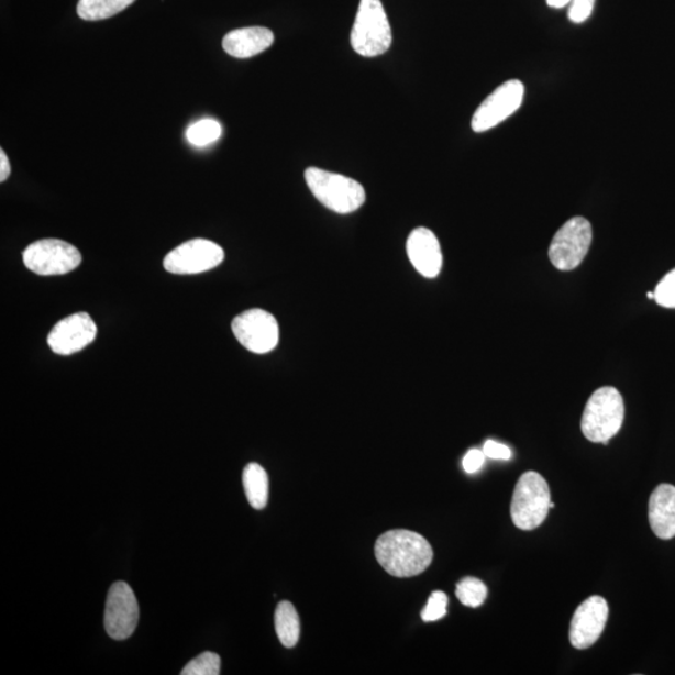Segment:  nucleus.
I'll use <instances>...</instances> for the list:
<instances>
[{
    "label": "nucleus",
    "instance_id": "obj_1",
    "mask_svg": "<svg viewBox=\"0 0 675 675\" xmlns=\"http://www.w3.org/2000/svg\"><path fill=\"white\" fill-rule=\"evenodd\" d=\"M374 553L381 567L397 578L419 576L433 561L430 542L423 535L406 529H396L380 535Z\"/></svg>",
    "mask_w": 675,
    "mask_h": 675
},
{
    "label": "nucleus",
    "instance_id": "obj_2",
    "mask_svg": "<svg viewBox=\"0 0 675 675\" xmlns=\"http://www.w3.org/2000/svg\"><path fill=\"white\" fill-rule=\"evenodd\" d=\"M624 421V401L613 387L599 388L587 401L582 432L589 442L608 444Z\"/></svg>",
    "mask_w": 675,
    "mask_h": 675
},
{
    "label": "nucleus",
    "instance_id": "obj_3",
    "mask_svg": "<svg viewBox=\"0 0 675 675\" xmlns=\"http://www.w3.org/2000/svg\"><path fill=\"white\" fill-rule=\"evenodd\" d=\"M305 177L319 202L338 214L358 211L366 202V190L357 180L316 167L308 168Z\"/></svg>",
    "mask_w": 675,
    "mask_h": 675
},
{
    "label": "nucleus",
    "instance_id": "obj_4",
    "mask_svg": "<svg viewBox=\"0 0 675 675\" xmlns=\"http://www.w3.org/2000/svg\"><path fill=\"white\" fill-rule=\"evenodd\" d=\"M351 44L355 53L367 58L381 56L389 51L391 29L380 0H361Z\"/></svg>",
    "mask_w": 675,
    "mask_h": 675
},
{
    "label": "nucleus",
    "instance_id": "obj_5",
    "mask_svg": "<svg viewBox=\"0 0 675 675\" xmlns=\"http://www.w3.org/2000/svg\"><path fill=\"white\" fill-rule=\"evenodd\" d=\"M551 504L549 483L540 473L527 472L517 482L510 516L517 528L533 531L545 521Z\"/></svg>",
    "mask_w": 675,
    "mask_h": 675
},
{
    "label": "nucleus",
    "instance_id": "obj_6",
    "mask_svg": "<svg viewBox=\"0 0 675 675\" xmlns=\"http://www.w3.org/2000/svg\"><path fill=\"white\" fill-rule=\"evenodd\" d=\"M593 240L591 224L583 217H574L565 223L550 245V259L556 269L569 272L580 266L589 252Z\"/></svg>",
    "mask_w": 675,
    "mask_h": 675
},
{
    "label": "nucleus",
    "instance_id": "obj_7",
    "mask_svg": "<svg viewBox=\"0 0 675 675\" xmlns=\"http://www.w3.org/2000/svg\"><path fill=\"white\" fill-rule=\"evenodd\" d=\"M23 262L35 275L63 276L80 266L81 254L75 245L67 242L42 240L25 248Z\"/></svg>",
    "mask_w": 675,
    "mask_h": 675
},
{
    "label": "nucleus",
    "instance_id": "obj_8",
    "mask_svg": "<svg viewBox=\"0 0 675 675\" xmlns=\"http://www.w3.org/2000/svg\"><path fill=\"white\" fill-rule=\"evenodd\" d=\"M232 331L236 340L255 354H266L279 343V325L275 316L266 310H245L233 319Z\"/></svg>",
    "mask_w": 675,
    "mask_h": 675
},
{
    "label": "nucleus",
    "instance_id": "obj_9",
    "mask_svg": "<svg viewBox=\"0 0 675 675\" xmlns=\"http://www.w3.org/2000/svg\"><path fill=\"white\" fill-rule=\"evenodd\" d=\"M524 92V85L518 79L508 80L499 86L474 113L472 130L483 133L504 123L522 107Z\"/></svg>",
    "mask_w": 675,
    "mask_h": 675
},
{
    "label": "nucleus",
    "instance_id": "obj_10",
    "mask_svg": "<svg viewBox=\"0 0 675 675\" xmlns=\"http://www.w3.org/2000/svg\"><path fill=\"white\" fill-rule=\"evenodd\" d=\"M224 261V251L214 242L191 240L177 246L164 258V268L173 275H199L214 269Z\"/></svg>",
    "mask_w": 675,
    "mask_h": 675
},
{
    "label": "nucleus",
    "instance_id": "obj_11",
    "mask_svg": "<svg viewBox=\"0 0 675 675\" xmlns=\"http://www.w3.org/2000/svg\"><path fill=\"white\" fill-rule=\"evenodd\" d=\"M139 620V600L130 584L113 583L108 593L104 610V628L108 635L115 641H125L134 633Z\"/></svg>",
    "mask_w": 675,
    "mask_h": 675
},
{
    "label": "nucleus",
    "instance_id": "obj_12",
    "mask_svg": "<svg viewBox=\"0 0 675 675\" xmlns=\"http://www.w3.org/2000/svg\"><path fill=\"white\" fill-rule=\"evenodd\" d=\"M609 616L607 600L593 596L583 601L574 613L569 628V641L577 650H588L604 633Z\"/></svg>",
    "mask_w": 675,
    "mask_h": 675
},
{
    "label": "nucleus",
    "instance_id": "obj_13",
    "mask_svg": "<svg viewBox=\"0 0 675 675\" xmlns=\"http://www.w3.org/2000/svg\"><path fill=\"white\" fill-rule=\"evenodd\" d=\"M97 332V325L88 313L71 314L53 327L48 335V345L56 354L71 355L92 344Z\"/></svg>",
    "mask_w": 675,
    "mask_h": 675
},
{
    "label": "nucleus",
    "instance_id": "obj_14",
    "mask_svg": "<svg viewBox=\"0 0 675 675\" xmlns=\"http://www.w3.org/2000/svg\"><path fill=\"white\" fill-rule=\"evenodd\" d=\"M407 253L410 263L425 278H435L443 266L440 241L428 228L419 226L409 234Z\"/></svg>",
    "mask_w": 675,
    "mask_h": 675
},
{
    "label": "nucleus",
    "instance_id": "obj_15",
    "mask_svg": "<svg viewBox=\"0 0 675 675\" xmlns=\"http://www.w3.org/2000/svg\"><path fill=\"white\" fill-rule=\"evenodd\" d=\"M273 42L275 34L270 30L264 26H248L225 34L223 49L231 57L246 59L267 51Z\"/></svg>",
    "mask_w": 675,
    "mask_h": 675
},
{
    "label": "nucleus",
    "instance_id": "obj_16",
    "mask_svg": "<svg viewBox=\"0 0 675 675\" xmlns=\"http://www.w3.org/2000/svg\"><path fill=\"white\" fill-rule=\"evenodd\" d=\"M648 517L654 534L663 541L675 536V487L661 485L654 489L648 506Z\"/></svg>",
    "mask_w": 675,
    "mask_h": 675
},
{
    "label": "nucleus",
    "instance_id": "obj_17",
    "mask_svg": "<svg viewBox=\"0 0 675 675\" xmlns=\"http://www.w3.org/2000/svg\"><path fill=\"white\" fill-rule=\"evenodd\" d=\"M243 486L246 499L254 509L261 510L267 507L269 480L262 465L258 463L246 465L243 471Z\"/></svg>",
    "mask_w": 675,
    "mask_h": 675
},
{
    "label": "nucleus",
    "instance_id": "obj_18",
    "mask_svg": "<svg viewBox=\"0 0 675 675\" xmlns=\"http://www.w3.org/2000/svg\"><path fill=\"white\" fill-rule=\"evenodd\" d=\"M276 631L279 641L286 648H294L300 635L299 616L290 601H280L275 615Z\"/></svg>",
    "mask_w": 675,
    "mask_h": 675
},
{
    "label": "nucleus",
    "instance_id": "obj_19",
    "mask_svg": "<svg viewBox=\"0 0 675 675\" xmlns=\"http://www.w3.org/2000/svg\"><path fill=\"white\" fill-rule=\"evenodd\" d=\"M135 0H79L77 13L81 20L97 22L121 13Z\"/></svg>",
    "mask_w": 675,
    "mask_h": 675
},
{
    "label": "nucleus",
    "instance_id": "obj_20",
    "mask_svg": "<svg viewBox=\"0 0 675 675\" xmlns=\"http://www.w3.org/2000/svg\"><path fill=\"white\" fill-rule=\"evenodd\" d=\"M455 595H457L463 606L478 608L485 604L488 596V588L486 584L478 578L467 577L463 578L457 584Z\"/></svg>",
    "mask_w": 675,
    "mask_h": 675
},
{
    "label": "nucleus",
    "instance_id": "obj_21",
    "mask_svg": "<svg viewBox=\"0 0 675 675\" xmlns=\"http://www.w3.org/2000/svg\"><path fill=\"white\" fill-rule=\"evenodd\" d=\"M222 126L217 121L203 120L190 125L187 131V140L197 147L212 144L221 139Z\"/></svg>",
    "mask_w": 675,
    "mask_h": 675
},
{
    "label": "nucleus",
    "instance_id": "obj_22",
    "mask_svg": "<svg viewBox=\"0 0 675 675\" xmlns=\"http://www.w3.org/2000/svg\"><path fill=\"white\" fill-rule=\"evenodd\" d=\"M221 673V656L212 652H204L190 661L181 675H218Z\"/></svg>",
    "mask_w": 675,
    "mask_h": 675
},
{
    "label": "nucleus",
    "instance_id": "obj_23",
    "mask_svg": "<svg viewBox=\"0 0 675 675\" xmlns=\"http://www.w3.org/2000/svg\"><path fill=\"white\" fill-rule=\"evenodd\" d=\"M446 607H449V597L441 590L432 593L428 604L422 610L421 617L424 622H436L446 615Z\"/></svg>",
    "mask_w": 675,
    "mask_h": 675
},
{
    "label": "nucleus",
    "instance_id": "obj_24",
    "mask_svg": "<svg viewBox=\"0 0 675 675\" xmlns=\"http://www.w3.org/2000/svg\"><path fill=\"white\" fill-rule=\"evenodd\" d=\"M654 300L664 308H675V268L656 286Z\"/></svg>",
    "mask_w": 675,
    "mask_h": 675
},
{
    "label": "nucleus",
    "instance_id": "obj_25",
    "mask_svg": "<svg viewBox=\"0 0 675 675\" xmlns=\"http://www.w3.org/2000/svg\"><path fill=\"white\" fill-rule=\"evenodd\" d=\"M596 0H572L569 8V21L574 24H582L589 20Z\"/></svg>",
    "mask_w": 675,
    "mask_h": 675
},
{
    "label": "nucleus",
    "instance_id": "obj_26",
    "mask_svg": "<svg viewBox=\"0 0 675 675\" xmlns=\"http://www.w3.org/2000/svg\"><path fill=\"white\" fill-rule=\"evenodd\" d=\"M483 452H485L486 457L490 460L509 461L512 458V451H510L507 445L495 441H487L485 446H483Z\"/></svg>",
    "mask_w": 675,
    "mask_h": 675
},
{
    "label": "nucleus",
    "instance_id": "obj_27",
    "mask_svg": "<svg viewBox=\"0 0 675 675\" xmlns=\"http://www.w3.org/2000/svg\"><path fill=\"white\" fill-rule=\"evenodd\" d=\"M486 458L487 457L485 452L479 450H472L467 454H465V457L463 460V468L467 473H476L483 467V464H485Z\"/></svg>",
    "mask_w": 675,
    "mask_h": 675
},
{
    "label": "nucleus",
    "instance_id": "obj_28",
    "mask_svg": "<svg viewBox=\"0 0 675 675\" xmlns=\"http://www.w3.org/2000/svg\"><path fill=\"white\" fill-rule=\"evenodd\" d=\"M11 163H9L5 152L0 150V181L4 184L9 176H11Z\"/></svg>",
    "mask_w": 675,
    "mask_h": 675
},
{
    "label": "nucleus",
    "instance_id": "obj_29",
    "mask_svg": "<svg viewBox=\"0 0 675 675\" xmlns=\"http://www.w3.org/2000/svg\"><path fill=\"white\" fill-rule=\"evenodd\" d=\"M572 0H546V4L554 9H561L571 4Z\"/></svg>",
    "mask_w": 675,
    "mask_h": 675
},
{
    "label": "nucleus",
    "instance_id": "obj_30",
    "mask_svg": "<svg viewBox=\"0 0 675 675\" xmlns=\"http://www.w3.org/2000/svg\"><path fill=\"white\" fill-rule=\"evenodd\" d=\"M646 297L650 299H654V291H650V294H648Z\"/></svg>",
    "mask_w": 675,
    "mask_h": 675
}]
</instances>
